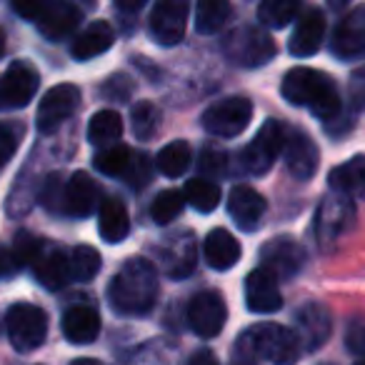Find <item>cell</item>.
I'll list each match as a JSON object with an SVG mask.
<instances>
[{
	"label": "cell",
	"mask_w": 365,
	"mask_h": 365,
	"mask_svg": "<svg viewBox=\"0 0 365 365\" xmlns=\"http://www.w3.org/2000/svg\"><path fill=\"white\" fill-rule=\"evenodd\" d=\"M158 300V270L148 258H130L108 285V303L118 315L140 318Z\"/></svg>",
	"instance_id": "6da1fadb"
},
{
	"label": "cell",
	"mask_w": 365,
	"mask_h": 365,
	"mask_svg": "<svg viewBox=\"0 0 365 365\" xmlns=\"http://www.w3.org/2000/svg\"><path fill=\"white\" fill-rule=\"evenodd\" d=\"M280 93L290 106L308 108L315 118L325 123L338 118L340 113V96L333 78L313 68H293L285 73Z\"/></svg>",
	"instance_id": "7a4b0ae2"
},
{
	"label": "cell",
	"mask_w": 365,
	"mask_h": 365,
	"mask_svg": "<svg viewBox=\"0 0 365 365\" xmlns=\"http://www.w3.org/2000/svg\"><path fill=\"white\" fill-rule=\"evenodd\" d=\"M245 338L250 340L260 360H268L273 365H295L303 353V343H300L298 333L278 323L253 325L250 330H245Z\"/></svg>",
	"instance_id": "3957f363"
},
{
	"label": "cell",
	"mask_w": 365,
	"mask_h": 365,
	"mask_svg": "<svg viewBox=\"0 0 365 365\" xmlns=\"http://www.w3.org/2000/svg\"><path fill=\"white\" fill-rule=\"evenodd\" d=\"M223 53L233 66L240 68H260L265 63L273 61L275 56V43L265 31L255 26H243L228 33L223 43Z\"/></svg>",
	"instance_id": "277c9868"
},
{
	"label": "cell",
	"mask_w": 365,
	"mask_h": 365,
	"mask_svg": "<svg viewBox=\"0 0 365 365\" xmlns=\"http://www.w3.org/2000/svg\"><path fill=\"white\" fill-rule=\"evenodd\" d=\"M8 340L18 353H33L43 345L48 335V315L43 308L31 303H16L6 313Z\"/></svg>",
	"instance_id": "5b68a950"
},
{
	"label": "cell",
	"mask_w": 365,
	"mask_h": 365,
	"mask_svg": "<svg viewBox=\"0 0 365 365\" xmlns=\"http://www.w3.org/2000/svg\"><path fill=\"white\" fill-rule=\"evenodd\" d=\"M288 130H290V125L275 120V118L265 120L263 128L258 130V135H255L243 150L245 170L253 173V175H263V173H268L270 165L275 163V158H278L280 150L285 148Z\"/></svg>",
	"instance_id": "8992f818"
},
{
	"label": "cell",
	"mask_w": 365,
	"mask_h": 365,
	"mask_svg": "<svg viewBox=\"0 0 365 365\" xmlns=\"http://www.w3.org/2000/svg\"><path fill=\"white\" fill-rule=\"evenodd\" d=\"M253 118V103L243 96L223 98L203 113V128L215 138H235L248 128Z\"/></svg>",
	"instance_id": "52a82bcc"
},
{
	"label": "cell",
	"mask_w": 365,
	"mask_h": 365,
	"mask_svg": "<svg viewBox=\"0 0 365 365\" xmlns=\"http://www.w3.org/2000/svg\"><path fill=\"white\" fill-rule=\"evenodd\" d=\"M41 76L26 61H16L0 76V110H18L36 98Z\"/></svg>",
	"instance_id": "ba28073f"
},
{
	"label": "cell",
	"mask_w": 365,
	"mask_h": 365,
	"mask_svg": "<svg viewBox=\"0 0 365 365\" xmlns=\"http://www.w3.org/2000/svg\"><path fill=\"white\" fill-rule=\"evenodd\" d=\"M188 0H158L150 13V33L160 46H178L188 26Z\"/></svg>",
	"instance_id": "9c48e42d"
},
{
	"label": "cell",
	"mask_w": 365,
	"mask_h": 365,
	"mask_svg": "<svg viewBox=\"0 0 365 365\" xmlns=\"http://www.w3.org/2000/svg\"><path fill=\"white\" fill-rule=\"evenodd\" d=\"M228 320V308L220 293L203 290L188 303V325L198 338H215Z\"/></svg>",
	"instance_id": "30bf717a"
},
{
	"label": "cell",
	"mask_w": 365,
	"mask_h": 365,
	"mask_svg": "<svg viewBox=\"0 0 365 365\" xmlns=\"http://www.w3.org/2000/svg\"><path fill=\"white\" fill-rule=\"evenodd\" d=\"M78 103H81V91L73 83L53 86L43 96L41 106H38V130L53 133L58 125H63L76 113Z\"/></svg>",
	"instance_id": "8fae6325"
},
{
	"label": "cell",
	"mask_w": 365,
	"mask_h": 365,
	"mask_svg": "<svg viewBox=\"0 0 365 365\" xmlns=\"http://www.w3.org/2000/svg\"><path fill=\"white\" fill-rule=\"evenodd\" d=\"M260 260L263 268L278 280H290L303 270L305 250L290 238H273L260 248Z\"/></svg>",
	"instance_id": "7c38bea8"
},
{
	"label": "cell",
	"mask_w": 365,
	"mask_h": 365,
	"mask_svg": "<svg viewBox=\"0 0 365 365\" xmlns=\"http://www.w3.org/2000/svg\"><path fill=\"white\" fill-rule=\"evenodd\" d=\"M245 305L250 313H275L283 308L278 278L265 268H255L245 278Z\"/></svg>",
	"instance_id": "4fadbf2b"
},
{
	"label": "cell",
	"mask_w": 365,
	"mask_h": 365,
	"mask_svg": "<svg viewBox=\"0 0 365 365\" xmlns=\"http://www.w3.org/2000/svg\"><path fill=\"white\" fill-rule=\"evenodd\" d=\"M225 208H228L230 218H233V223L238 225L240 230L253 233V230H258V225L263 223L268 203H265L263 195L255 188H250V185H235L228 193Z\"/></svg>",
	"instance_id": "5bb4252c"
},
{
	"label": "cell",
	"mask_w": 365,
	"mask_h": 365,
	"mask_svg": "<svg viewBox=\"0 0 365 365\" xmlns=\"http://www.w3.org/2000/svg\"><path fill=\"white\" fill-rule=\"evenodd\" d=\"M330 48L340 61H353V58L365 56V6L350 11L338 23Z\"/></svg>",
	"instance_id": "9a60e30c"
},
{
	"label": "cell",
	"mask_w": 365,
	"mask_h": 365,
	"mask_svg": "<svg viewBox=\"0 0 365 365\" xmlns=\"http://www.w3.org/2000/svg\"><path fill=\"white\" fill-rule=\"evenodd\" d=\"M283 158H285L288 170L293 173L298 180H310V178L315 175V170H318V145H315L308 133H303V130H295V128L288 130Z\"/></svg>",
	"instance_id": "2e32d148"
},
{
	"label": "cell",
	"mask_w": 365,
	"mask_h": 365,
	"mask_svg": "<svg viewBox=\"0 0 365 365\" xmlns=\"http://www.w3.org/2000/svg\"><path fill=\"white\" fill-rule=\"evenodd\" d=\"M81 18L83 13L78 11V6H73L71 0H53L36 23H38V31L43 33V38L56 43L73 36L78 31V26H81Z\"/></svg>",
	"instance_id": "e0dca14e"
},
{
	"label": "cell",
	"mask_w": 365,
	"mask_h": 365,
	"mask_svg": "<svg viewBox=\"0 0 365 365\" xmlns=\"http://www.w3.org/2000/svg\"><path fill=\"white\" fill-rule=\"evenodd\" d=\"M325 38V18L323 11L318 8H308V11L300 16L298 26H295L293 36H290L288 51L295 58H310L320 51Z\"/></svg>",
	"instance_id": "ac0fdd59"
},
{
	"label": "cell",
	"mask_w": 365,
	"mask_h": 365,
	"mask_svg": "<svg viewBox=\"0 0 365 365\" xmlns=\"http://www.w3.org/2000/svg\"><path fill=\"white\" fill-rule=\"evenodd\" d=\"M98 205V185L88 173L78 170L63 188V210L73 218H86Z\"/></svg>",
	"instance_id": "d6986e66"
},
{
	"label": "cell",
	"mask_w": 365,
	"mask_h": 365,
	"mask_svg": "<svg viewBox=\"0 0 365 365\" xmlns=\"http://www.w3.org/2000/svg\"><path fill=\"white\" fill-rule=\"evenodd\" d=\"M295 323H298L300 343L308 350H318L320 345L330 338V328H333L328 308L320 303L303 305V308L298 310V315H295Z\"/></svg>",
	"instance_id": "ffe728a7"
},
{
	"label": "cell",
	"mask_w": 365,
	"mask_h": 365,
	"mask_svg": "<svg viewBox=\"0 0 365 365\" xmlns=\"http://www.w3.org/2000/svg\"><path fill=\"white\" fill-rule=\"evenodd\" d=\"M36 280L48 290H61L73 280L71 273V255L63 253L61 248H46L33 263Z\"/></svg>",
	"instance_id": "44dd1931"
},
{
	"label": "cell",
	"mask_w": 365,
	"mask_h": 365,
	"mask_svg": "<svg viewBox=\"0 0 365 365\" xmlns=\"http://www.w3.org/2000/svg\"><path fill=\"white\" fill-rule=\"evenodd\" d=\"M63 335L73 345H88L101 335V315L91 305H73L63 315Z\"/></svg>",
	"instance_id": "7402d4cb"
},
{
	"label": "cell",
	"mask_w": 365,
	"mask_h": 365,
	"mask_svg": "<svg viewBox=\"0 0 365 365\" xmlns=\"http://www.w3.org/2000/svg\"><path fill=\"white\" fill-rule=\"evenodd\" d=\"M203 255L213 270H230L240 260V243L238 238H233V233L215 228L203 240Z\"/></svg>",
	"instance_id": "603a6c76"
},
{
	"label": "cell",
	"mask_w": 365,
	"mask_h": 365,
	"mask_svg": "<svg viewBox=\"0 0 365 365\" xmlns=\"http://www.w3.org/2000/svg\"><path fill=\"white\" fill-rule=\"evenodd\" d=\"M98 233L106 243H123L130 233V218L128 208L120 198H106L98 210Z\"/></svg>",
	"instance_id": "cb8c5ba5"
},
{
	"label": "cell",
	"mask_w": 365,
	"mask_h": 365,
	"mask_svg": "<svg viewBox=\"0 0 365 365\" xmlns=\"http://www.w3.org/2000/svg\"><path fill=\"white\" fill-rule=\"evenodd\" d=\"M353 218H355L353 203L348 198H333L320 205L315 228H318L320 238H338V235H343L350 228Z\"/></svg>",
	"instance_id": "d4e9b609"
},
{
	"label": "cell",
	"mask_w": 365,
	"mask_h": 365,
	"mask_svg": "<svg viewBox=\"0 0 365 365\" xmlns=\"http://www.w3.org/2000/svg\"><path fill=\"white\" fill-rule=\"evenodd\" d=\"M328 185L340 195L365 200V155H353L343 165H335L328 173Z\"/></svg>",
	"instance_id": "484cf974"
},
{
	"label": "cell",
	"mask_w": 365,
	"mask_h": 365,
	"mask_svg": "<svg viewBox=\"0 0 365 365\" xmlns=\"http://www.w3.org/2000/svg\"><path fill=\"white\" fill-rule=\"evenodd\" d=\"M113 41H115L113 28L108 26L106 21H96V23H91L76 41H73L71 56L76 58V61H91V58L110 51Z\"/></svg>",
	"instance_id": "4316f807"
},
{
	"label": "cell",
	"mask_w": 365,
	"mask_h": 365,
	"mask_svg": "<svg viewBox=\"0 0 365 365\" xmlns=\"http://www.w3.org/2000/svg\"><path fill=\"white\" fill-rule=\"evenodd\" d=\"M165 273L170 278L180 280V278H188L195 268V243H193V235H180L178 243L173 245L170 250H165Z\"/></svg>",
	"instance_id": "83f0119b"
},
{
	"label": "cell",
	"mask_w": 365,
	"mask_h": 365,
	"mask_svg": "<svg viewBox=\"0 0 365 365\" xmlns=\"http://www.w3.org/2000/svg\"><path fill=\"white\" fill-rule=\"evenodd\" d=\"M230 0H198L195 6V28L203 36H213L228 23L230 18Z\"/></svg>",
	"instance_id": "f1b7e54d"
},
{
	"label": "cell",
	"mask_w": 365,
	"mask_h": 365,
	"mask_svg": "<svg viewBox=\"0 0 365 365\" xmlns=\"http://www.w3.org/2000/svg\"><path fill=\"white\" fill-rule=\"evenodd\" d=\"M123 133V118L115 110H101L88 123V140L93 145H115Z\"/></svg>",
	"instance_id": "f546056e"
},
{
	"label": "cell",
	"mask_w": 365,
	"mask_h": 365,
	"mask_svg": "<svg viewBox=\"0 0 365 365\" xmlns=\"http://www.w3.org/2000/svg\"><path fill=\"white\" fill-rule=\"evenodd\" d=\"M185 203L193 205L198 213H213L220 205V188L208 178H193L185 182Z\"/></svg>",
	"instance_id": "4dcf8cb0"
},
{
	"label": "cell",
	"mask_w": 365,
	"mask_h": 365,
	"mask_svg": "<svg viewBox=\"0 0 365 365\" xmlns=\"http://www.w3.org/2000/svg\"><path fill=\"white\" fill-rule=\"evenodd\" d=\"M190 145L185 140H173L158 153V170L165 178H180L190 165Z\"/></svg>",
	"instance_id": "1f68e13d"
},
{
	"label": "cell",
	"mask_w": 365,
	"mask_h": 365,
	"mask_svg": "<svg viewBox=\"0 0 365 365\" xmlns=\"http://www.w3.org/2000/svg\"><path fill=\"white\" fill-rule=\"evenodd\" d=\"M298 11H300L298 0H260L258 18L263 26L280 31V28L290 26V21L298 16Z\"/></svg>",
	"instance_id": "d6a6232c"
},
{
	"label": "cell",
	"mask_w": 365,
	"mask_h": 365,
	"mask_svg": "<svg viewBox=\"0 0 365 365\" xmlns=\"http://www.w3.org/2000/svg\"><path fill=\"white\" fill-rule=\"evenodd\" d=\"M133 150L128 145H110L101 150L93 158V165L103 173V175H128L133 168Z\"/></svg>",
	"instance_id": "836d02e7"
},
{
	"label": "cell",
	"mask_w": 365,
	"mask_h": 365,
	"mask_svg": "<svg viewBox=\"0 0 365 365\" xmlns=\"http://www.w3.org/2000/svg\"><path fill=\"white\" fill-rule=\"evenodd\" d=\"M71 273L78 283H91L101 273V253L93 245H78L71 253Z\"/></svg>",
	"instance_id": "e575fe53"
},
{
	"label": "cell",
	"mask_w": 365,
	"mask_h": 365,
	"mask_svg": "<svg viewBox=\"0 0 365 365\" xmlns=\"http://www.w3.org/2000/svg\"><path fill=\"white\" fill-rule=\"evenodd\" d=\"M182 205H185V195H182V190H175V188L163 190V193H158L155 200H153L150 215L158 225H168L180 215Z\"/></svg>",
	"instance_id": "d590c367"
},
{
	"label": "cell",
	"mask_w": 365,
	"mask_h": 365,
	"mask_svg": "<svg viewBox=\"0 0 365 365\" xmlns=\"http://www.w3.org/2000/svg\"><path fill=\"white\" fill-rule=\"evenodd\" d=\"M158 120H160V115H158V108L153 106V103L143 101V103H135V106H133L130 125H133V133H135V138H140V140H148V138L155 133Z\"/></svg>",
	"instance_id": "8d00e7d4"
},
{
	"label": "cell",
	"mask_w": 365,
	"mask_h": 365,
	"mask_svg": "<svg viewBox=\"0 0 365 365\" xmlns=\"http://www.w3.org/2000/svg\"><path fill=\"white\" fill-rule=\"evenodd\" d=\"M11 250H13V255H16L18 265H33L38 255H41L43 245L38 243V238H33L31 233H18Z\"/></svg>",
	"instance_id": "74e56055"
},
{
	"label": "cell",
	"mask_w": 365,
	"mask_h": 365,
	"mask_svg": "<svg viewBox=\"0 0 365 365\" xmlns=\"http://www.w3.org/2000/svg\"><path fill=\"white\" fill-rule=\"evenodd\" d=\"M18 138H21L18 128L6 125V123H0V168L6 165V163L11 160L13 155H16V150H18Z\"/></svg>",
	"instance_id": "f35d334b"
},
{
	"label": "cell",
	"mask_w": 365,
	"mask_h": 365,
	"mask_svg": "<svg viewBox=\"0 0 365 365\" xmlns=\"http://www.w3.org/2000/svg\"><path fill=\"white\" fill-rule=\"evenodd\" d=\"M133 93V83L128 81L125 76H113L110 81L103 86V96L108 101H115V103H125Z\"/></svg>",
	"instance_id": "ab89813d"
},
{
	"label": "cell",
	"mask_w": 365,
	"mask_h": 365,
	"mask_svg": "<svg viewBox=\"0 0 365 365\" xmlns=\"http://www.w3.org/2000/svg\"><path fill=\"white\" fill-rule=\"evenodd\" d=\"M348 98H350V106H353L355 110H363L365 108V66L350 73Z\"/></svg>",
	"instance_id": "60d3db41"
},
{
	"label": "cell",
	"mask_w": 365,
	"mask_h": 365,
	"mask_svg": "<svg viewBox=\"0 0 365 365\" xmlns=\"http://www.w3.org/2000/svg\"><path fill=\"white\" fill-rule=\"evenodd\" d=\"M51 3L53 0H13V11H16L23 21H38Z\"/></svg>",
	"instance_id": "b9f144b4"
},
{
	"label": "cell",
	"mask_w": 365,
	"mask_h": 365,
	"mask_svg": "<svg viewBox=\"0 0 365 365\" xmlns=\"http://www.w3.org/2000/svg\"><path fill=\"white\" fill-rule=\"evenodd\" d=\"M260 358L255 355L253 345H250V340L245 338V333L238 338V343H235V350H233V360H230V365H258Z\"/></svg>",
	"instance_id": "7bdbcfd3"
},
{
	"label": "cell",
	"mask_w": 365,
	"mask_h": 365,
	"mask_svg": "<svg viewBox=\"0 0 365 365\" xmlns=\"http://www.w3.org/2000/svg\"><path fill=\"white\" fill-rule=\"evenodd\" d=\"M345 345H348L350 353L365 355V323L363 320H353L348 325V333H345Z\"/></svg>",
	"instance_id": "ee69618b"
},
{
	"label": "cell",
	"mask_w": 365,
	"mask_h": 365,
	"mask_svg": "<svg viewBox=\"0 0 365 365\" xmlns=\"http://www.w3.org/2000/svg\"><path fill=\"white\" fill-rule=\"evenodd\" d=\"M21 265L16 263V255L11 248H0V278H11Z\"/></svg>",
	"instance_id": "f6af8a7d"
},
{
	"label": "cell",
	"mask_w": 365,
	"mask_h": 365,
	"mask_svg": "<svg viewBox=\"0 0 365 365\" xmlns=\"http://www.w3.org/2000/svg\"><path fill=\"white\" fill-rule=\"evenodd\" d=\"M188 365H220V360H218V355H215L213 350L200 348V350H195V353L190 355Z\"/></svg>",
	"instance_id": "bcb514c9"
},
{
	"label": "cell",
	"mask_w": 365,
	"mask_h": 365,
	"mask_svg": "<svg viewBox=\"0 0 365 365\" xmlns=\"http://www.w3.org/2000/svg\"><path fill=\"white\" fill-rule=\"evenodd\" d=\"M113 3H115L118 8H123V11H140L148 0H113Z\"/></svg>",
	"instance_id": "7dc6e473"
},
{
	"label": "cell",
	"mask_w": 365,
	"mask_h": 365,
	"mask_svg": "<svg viewBox=\"0 0 365 365\" xmlns=\"http://www.w3.org/2000/svg\"><path fill=\"white\" fill-rule=\"evenodd\" d=\"M71 365H106V363H101V360H96V358H78V360H73Z\"/></svg>",
	"instance_id": "c3c4849f"
},
{
	"label": "cell",
	"mask_w": 365,
	"mask_h": 365,
	"mask_svg": "<svg viewBox=\"0 0 365 365\" xmlns=\"http://www.w3.org/2000/svg\"><path fill=\"white\" fill-rule=\"evenodd\" d=\"M3 53H6V33L0 28V58H3Z\"/></svg>",
	"instance_id": "681fc988"
},
{
	"label": "cell",
	"mask_w": 365,
	"mask_h": 365,
	"mask_svg": "<svg viewBox=\"0 0 365 365\" xmlns=\"http://www.w3.org/2000/svg\"><path fill=\"white\" fill-rule=\"evenodd\" d=\"M345 3H348V0H330V6L333 8H340V6H345Z\"/></svg>",
	"instance_id": "f907efd6"
},
{
	"label": "cell",
	"mask_w": 365,
	"mask_h": 365,
	"mask_svg": "<svg viewBox=\"0 0 365 365\" xmlns=\"http://www.w3.org/2000/svg\"><path fill=\"white\" fill-rule=\"evenodd\" d=\"M355 365H365V355H363V358H360V360H358V363H355Z\"/></svg>",
	"instance_id": "816d5d0a"
}]
</instances>
